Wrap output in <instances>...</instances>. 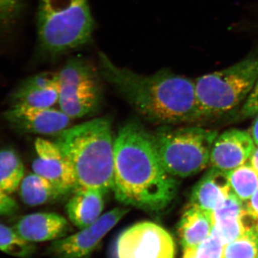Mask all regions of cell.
Returning <instances> with one entry per match:
<instances>
[{"instance_id":"obj_1","label":"cell","mask_w":258,"mask_h":258,"mask_svg":"<svg viewBox=\"0 0 258 258\" xmlns=\"http://www.w3.org/2000/svg\"><path fill=\"white\" fill-rule=\"evenodd\" d=\"M113 191L117 201L148 212H159L176 198L178 181L159 159L152 134L135 121L115 138Z\"/></svg>"},{"instance_id":"obj_2","label":"cell","mask_w":258,"mask_h":258,"mask_svg":"<svg viewBox=\"0 0 258 258\" xmlns=\"http://www.w3.org/2000/svg\"><path fill=\"white\" fill-rule=\"evenodd\" d=\"M98 68L103 79L151 123L176 125L203 118L195 81L167 69L137 74L116 66L103 52H98Z\"/></svg>"},{"instance_id":"obj_3","label":"cell","mask_w":258,"mask_h":258,"mask_svg":"<svg viewBox=\"0 0 258 258\" xmlns=\"http://www.w3.org/2000/svg\"><path fill=\"white\" fill-rule=\"evenodd\" d=\"M58 146L72 166L77 187L113 189L115 139L111 120L96 118L57 134Z\"/></svg>"},{"instance_id":"obj_4","label":"cell","mask_w":258,"mask_h":258,"mask_svg":"<svg viewBox=\"0 0 258 258\" xmlns=\"http://www.w3.org/2000/svg\"><path fill=\"white\" fill-rule=\"evenodd\" d=\"M94 21L88 0H40L37 17L38 52L55 58L86 45Z\"/></svg>"},{"instance_id":"obj_5","label":"cell","mask_w":258,"mask_h":258,"mask_svg":"<svg viewBox=\"0 0 258 258\" xmlns=\"http://www.w3.org/2000/svg\"><path fill=\"white\" fill-rule=\"evenodd\" d=\"M217 136L215 131L200 127H164L153 133L152 138L166 171L175 177H186L208 165Z\"/></svg>"},{"instance_id":"obj_6","label":"cell","mask_w":258,"mask_h":258,"mask_svg":"<svg viewBox=\"0 0 258 258\" xmlns=\"http://www.w3.org/2000/svg\"><path fill=\"white\" fill-rule=\"evenodd\" d=\"M258 80V53L230 67L205 75L195 81L202 117L233 109L248 97Z\"/></svg>"},{"instance_id":"obj_7","label":"cell","mask_w":258,"mask_h":258,"mask_svg":"<svg viewBox=\"0 0 258 258\" xmlns=\"http://www.w3.org/2000/svg\"><path fill=\"white\" fill-rule=\"evenodd\" d=\"M60 109L72 118L98 109L103 98L99 69L84 57L70 58L58 71Z\"/></svg>"},{"instance_id":"obj_8","label":"cell","mask_w":258,"mask_h":258,"mask_svg":"<svg viewBox=\"0 0 258 258\" xmlns=\"http://www.w3.org/2000/svg\"><path fill=\"white\" fill-rule=\"evenodd\" d=\"M117 258H174L175 243L161 226L138 222L123 231L116 242Z\"/></svg>"},{"instance_id":"obj_9","label":"cell","mask_w":258,"mask_h":258,"mask_svg":"<svg viewBox=\"0 0 258 258\" xmlns=\"http://www.w3.org/2000/svg\"><path fill=\"white\" fill-rule=\"evenodd\" d=\"M128 211V209L118 208L103 214L77 233L55 240L51 244V252L57 258L89 257L102 239Z\"/></svg>"},{"instance_id":"obj_10","label":"cell","mask_w":258,"mask_h":258,"mask_svg":"<svg viewBox=\"0 0 258 258\" xmlns=\"http://www.w3.org/2000/svg\"><path fill=\"white\" fill-rule=\"evenodd\" d=\"M37 157L32 162L33 172L45 178L64 195L74 191L77 186L69 159L55 142L37 139L35 142Z\"/></svg>"},{"instance_id":"obj_11","label":"cell","mask_w":258,"mask_h":258,"mask_svg":"<svg viewBox=\"0 0 258 258\" xmlns=\"http://www.w3.org/2000/svg\"><path fill=\"white\" fill-rule=\"evenodd\" d=\"M12 126L25 133L52 135L69 128L71 118L61 110L12 106L5 113Z\"/></svg>"},{"instance_id":"obj_12","label":"cell","mask_w":258,"mask_h":258,"mask_svg":"<svg viewBox=\"0 0 258 258\" xmlns=\"http://www.w3.org/2000/svg\"><path fill=\"white\" fill-rule=\"evenodd\" d=\"M254 148L250 134L240 129H230L215 139L210 163L212 167L229 172L249 161Z\"/></svg>"},{"instance_id":"obj_13","label":"cell","mask_w":258,"mask_h":258,"mask_svg":"<svg viewBox=\"0 0 258 258\" xmlns=\"http://www.w3.org/2000/svg\"><path fill=\"white\" fill-rule=\"evenodd\" d=\"M58 72L40 73L22 81L10 96L12 106L53 108L58 104Z\"/></svg>"},{"instance_id":"obj_14","label":"cell","mask_w":258,"mask_h":258,"mask_svg":"<svg viewBox=\"0 0 258 258\" xmlns=\"http://www.w3.org/2000/svg\"><path fill=\"white\" fill-rule=\"evenodd\" d=\"M19 235L29 242H46L62 238L71 231L64 217L52 212H37L20 217L13 225Z\"/></svg>"},{"instance_id":"obj_15","label":"cell","mask_w":258,"mask_h":258,"mask_svg":"<svg viewBox=\"0 0 258 258\" xmlns=\"http://www.w3.org/2000/svg\"><path fill=\"white\" fill-rule=\"evenodd\" d=\"M231 191L228 172L212 167L195 185L189 205L213 212Z\"/></svg>"},{"instance_id":"obj_16","label":"cell","mask_w":258,"mask_h":258,"mask_svg":"<svg viewBox=\"0 0 258 258\" xmlns=\"http://www.w3.org/2000/svg\"><path fill=\"white\" fill-rule=\"evenodd\" d=\"M66 204L70 221L79 229L92 225L102 215L106 192L96 188L77 187Z\"/></svg>"},{"instance_id":"obj_17","label":"cell","mask_w":258,"mask_h":258,"mask_svg":"<svg viewBox=\"0 0 258 258\" xmlns=\"http://www.w3.org/2000/svg\"><path fill=\"white\" fill-rule=\"evenodd\" d=\"M214 225L212 212L189 205L183 213L178 227L183 248L198 246L211 234Z\"/></svg>"},{"instance_id":"obj_18","label":"cell","mask_w":258,"mask_h":258,"mask_svg":"<svg viewBox=\"0 0 258 258\" xmlns=\"http://www.w3.org/2000/svg\"><path fill=\"white\" fill-rule=\"evenodd\" d=\"M19 189L22 201L30 207L45 205L66 195L49 180L35 173L25 176Z\"/></svg>"},{"instance_id":"obj_19","label":"cell","mask_w":258,"mask_h":258,"mask_svg":"<svg viewBox=\"0 0 258 258\" xmlns=\"http://www.w3.org/2000/svg\"><path fill=\"white\" fill-rule=\"evenodd\" d=\"M25 177V166L13 149L0 150V188L8 194L14 193Z\"/></svg>"},{"instance_id":"obj_20","label":"cell","mask_w":258,"mask_h":258,"mask_svg":"<svg viewBox=\"0 0 258 258\" xmlns=\"http://www.w3.org/2000/svg\"><path fill=\"white\" fill-rule=\"evenodd\" d=\"M231 190L243 202L248 200L258 189V172L246 162L228 172Z\"/></svg>"},{"instance_id":"obj_21","label":"cell","mask_w":258,"mask_h":258,"mask_svg":"<svg viewBox=\"0 0 258 258\" xmlns=\"http://www.w3.org/2000/svg\"><path fill=\"white\" fill-rule=\"evenodd\" d=\"M0 251L13 257L28 258L35 252V246L24 240L13 227L0 223Z\"/></svg>"},{"instance_id":"obj_22","label":"cell","mask_w":258,"mask_h":258,"mask_svg":"<svg viewBox=\"0 0 258 258\" xmlns=\"http://www.w3.org/2000/svg\"><path fill=\"white\" fill-rule=\"evenodd\" d=\"M222 258H258V244L253 230L226 244Z\"/></svg>"},{"instance_id":"obj_23","label":"cell","mask_w":258,"mask_h":258,"mask_svg":"<svg viewBox=\"0 0 258 258\" xmlns=\"http://www.w3.org/2000/svg\"><path fill=\"white\" fill-rule=\"evenodd\" d=\"M24 0H0V32L12 31L21 15Z\"/></svg>"},{"instance_id":"obj_24","label":"cell","mask_w":258,"mask_h":258,"mask_svg":"<svg viewBox=\"0 0 258 258\" xmlns=\"http://www.w3.org/2000/svg\"><path fill=\"white\" fill-rule=\"evenodd\" d=\"M247 213L244 206V202L240 200L232 191L223 203L212 212L214 221L228 218V217H240Z\"/></svg>"},{"instance_id":"obj_25","label":"cell","mask_w":258,"mask_h":258,"mask_svg":"<svg viewBox=\"0 0 258 258\" xmlns=\"http://www.w3.org/2000/svg\"><path fill=\"white\" fill-rule=\"evenodd\" d=\"M225 246L216 232L212 229L210 236L195 247L197 257L222 258Z\"/></svg>"},{"instance_id":"obj_26","label":"cell","mask_w":258,"mask_h":258,"mask_svg":"<svg viewBox=\"0 0 258 258\" xmlns=\"http://www.w3.org/2000/svg\"><path fill=\"white\" fill-rule=\"evenodd\" d=\"M18 210L16 201L0 188V216H10L14 215Z\"/></svg>"},{"instance_id":"obj_27","label":"cell","mask_w":258,"mask_h":258,"mask_svg":"<svg viewBox=\"0 0 258 258\" xmlns=\"http://www.w3.org/2000/svg\"><path fill=\"white\" fill-rule=\"evenodd\" d=\"M242 115L253 116L258 114V80L242 107Z\"/></svg>"},{"instance_id":"obj_28","label":"cell","mask_w":258,"mask_h":258,"mask_svg":"<svg viewBox=\"0 0 258 258\" xmlns=\"http://www.w3.org/2000/svg\"><path fill=\"white\" fill-rule=\"evenodd\" d=\"M244 206L247 213L258 221V189L248 200L244 202Z\"/></svg>"},{"instance_id":"obj_29","label":"cell","mask_w":258,"mask_h":258,"mask_svg":"<svg viewBox=\"0 0 258 258\" xmlns=\"http://www.w3.org/2000/svg\"><path fill=\"white\" fill-rule=\"evenodd\" d=\"M249 134L253 139L254 144L258 147V114L256 115L255 119L254 120Z\"/></svg>"},{"instance_id":"obj_30","label":"cell","mask_w":258,"mask_h":258,"mask_svg":"<svg viewBox=\"0 0 258 258\" xmlns=\"http://www.w3.org/2000/svg\"><path fill=\"white\" fill-rule=\"evenodd\" d=\"M249 164L252 166V167L258 172V147L254 148L253 152L251 154L249 159Z\"/></svg>"},{"instance_id":"obj_31","label":"cell","mask_w":258,"mask_h":258,"mask_svg":"<svg viewBox=\"0 0 258 258\" xmlns=\"http://www.w3.org/2000/svg\"><path fill=\"white\" fill-rule=\"evenodd\" d=\"M183 258H198L196 255L195 247H188L184 249Z\"/></svg>"},{"instance_id":"obj_32","label":"cell","mask_w":258,"mask_h":258,"mask_svg":"<svg viewBox=\"0 0 258 258\" xmlns=\"http://www.w3.org/2000/svg\"><path fill=\"white\" fill-rule=\"evenodd\" d=\"M253 231L254 232V235H255L256 239H257V242L258 244V222L256 223L255 226H254Z\"/></svg>"}]
</instances>
